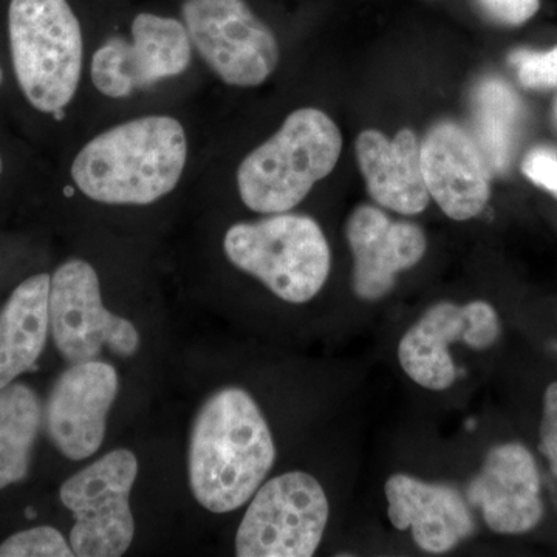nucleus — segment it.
Here are the masks:
<instances>
[{
	"label": "nucleus",
	"instance_id": "1",
	"mask_svg": "<svg viewBox=\"0 0 557 557\" xmlns=\"http://www.w3.org/2000/svg\"><path fill=\"white\" fill-rule=\"evenodd\" d=\"M189 141L171 115L138 116L100 132L70 164V180L87 199L110 207H146L177 188Z\"/></svg>",
	"mask_w": 557,
	"mask_h": 557
},
{
	"label": "nucleus",
	"instance_id": "2",
	"mask_svg": "<svg viewBox=\"0 0 557 557\" xmlns=\"http://www.w3.org/2000/svg\"><path fill=\"white\" fill-rule=\"evenodd\" d=\"M276 460L273 435L248 392L225 387L201 406L190 432V491L208 511H236L251 500Z\"/></svg>",
	"mask_w": 557,
	"mask_h": 557
},
{
	"label": "nucleus",
	"instance_id": "3",
	"mask_svg": "<svg viewBox=\"0 0 557 557\" xmlns=\"http://www.w3.org/2000/svg\"><path fill=\"white\" fill-rule=\"evenodd\" d=\"M11 69L24 100L61 116L78 94L84 70L81 22L69 0H10Z\"/></svg>",
	"mask_w": 557,
	"mask_h": 557
},
{
	"label": "nucleus",
	"instance_id": "4",
	"mask_svg": "<svg viewBox=\"0 0 557 557\" xmlns=\"http://www.w3.org/2000/svg\"><path fill=\"white\" fill-rule=\"evenodd\" d=\"M343 135L327 113L304 108L242 160L237 189L245 207L281 214L298 207L338 163Z\"/></svg>",
	"mask_w": 557,
	"mask_h": 557
},
{
	"label": "nucleus",
	"instance_id": "5",
	"mask_svg": "<svg viewBox=\"0 0 557 557\" xmlns=\"http://www.w3.org/2000/svg\"><path fill=\"white\" fill-rule=\"evenodd\" d=\"M223 249L234 267L289 304L313 299L332 267L329 242L309 215L281 212L236 223L226 231Z\"/></svg>",
	"mask_w": 557,
	"mask_h": 557
},
{
	"label": "nucleus",
	"instance_id": "6",
	"mask_svg": "<svg viewBox=\"0 0 557 557\" xmlns=\"http://www.w3.org/2000/svg\"><path fill=\"white\" fill-rule=\"evenodd\" d=\"M329 515V498L313 475L300 471L277 475L251 497L237 530L236 556H313Z\"/></svg>",
	"mask_w": 557,
	"mask_h": 557
},
{
	"label": "nucleus",
	"instance_id": "7",
	"mask_svg": "<svg viewBox=\"0 0 557 557\" xmlns=\"http://www.w3.org/2000/svg\"><path fill=\"white\" fill-rule=\"evenodd\" d=\"M182 21L194 51L228 86L258 87L277 69L276 36L245 0H185Z\"/></svg>",
	"mask_w": 557,
	"mask_h": 557
},
{
	"label": "nucleus",
	"instance_id": "8",
	"mask_svg": "<svg viewBox=\"0 0 557 557\" xmlns=\"http://www.w3.org/2000/svg\"><path fill=\"white\" fill-rule=\"evenodd\" d=\"M138 460L129 449H115L65 480L62 505L75 516L70 547L79 557H119L134 541L131 491Z\"/></svg>",
	"mask_w": 557,
	"mask_h": 557
},
{
	"label": "nucleus",
	"instance_id": "9",
	"mask_svg": "<svg viewBox=\"0 0 557 557\" xmlns=\"http://www.w3.org/2000/svg\"><path fill=\"white\" fill-rule=\"evenodd\" d=\"M49 317L54 344L70 364L97 359L104 346L120 357L137 354V329L106 309L100 277L86 260H65L54 271Z\"/></svg>",
	"mask_w": 557,
	"mask_h": 557
},
{
	"label": "nucleus",
	"instance_id": "10",
	"mask_svg": "<svg viewBox=\"0 0 557 557\" xmlns=\"http://www.w3.org/2000/svg\"><path fill=\"white\" fill-rule=\"evenodd\" d=\"M193 44L183 21L139 13L131 25V39L110 38L95 50L90 79L110 100L177 78L193 62Z\"/></svg>",
	"mask_w": 557,
	"mask_h": 557
},
{
	"label": "nucleus",
	"instance_id": "11",
	"mask_svg": "<svg viewBox=\"0 0 557 557\" xmlns=\"http://www.w3.org/2000/svg\"><path fill=\"white\" fill-rule=\"evenodd\" d=\"M498 335L497 311L485 300L461 307L440 302L418 319L399 341V364L418 386L446 391L457 380L450 344L465 343L474 350H486L496 344Z\"/></svg>",
	"mask_w": 557,
	"mask_h": 557
},
{
	"label": "nucleus",
	"instance_id": "12",
	"mask_svg": "<svg viewBox=\"0 0 557 557\" xmlns=\"http://www.w3.org/2000/svg\"><path fill=\"white\" fill-rule=\"evenodd\" d=\"M119 386L116 370L97 359L70 366L54 383L47 401V428L54 446L70 460H84L101 448Z\"/></svg>",
	"mask_w": 557,
	"mask_h": 557
},
{
	"label": "nucleus",
	"instance_id": "13",
	"mask_svg": "<svg viewBox=\"0 0 557 557\" xmlns=\"http://www.w3.org/2000/svg\"><path fill=\"white\" fill-rule=\"evenodd\" d=\"M420 157L429 196L448 218L463 222L485 209L490 166L468 131L453 121L435 124L421 141Z\"/></svg>",
	"mask_w": 557,
	"mask_h": 557
},
{
	"label": "nucleus",
	"instance_id": "14",
	"mask_svg": "<svg viewBox=\"0 0 557 557\" xmlns=\"http://www.w3.org/2000/svg\"><path fill=\"white\" fill-rule=\"evenodd\" d=\"M468 498L494 533L516 536L536 528L544 518V502L533 454L520 443L491 449L469 483Z\"/></svg>",
	"mask_w": 557,
	"mask_h": 557
},
{
	"label": "nucleus",
	"instance_id": "15",
	"mask_svg": "<svg viewBox=\"0 0 557 557\" xmlns=\"http://www.w3.org/2000/svg\"><path fill=\"white\" fill-rule=\"evenodd\" d=\"M346 236L355 259L354 289L364 300L387 296L399 271L416 267L428 247L420 226L394 222L381 209L369 205L351 212Z\"/></svg>",
	"mask_w": 557,
	"mask_h": 557
},
{
	"label": "nucleus",
	"instance_id": "16",
	"mask_svg": "<svg viewBox=\"0 0 557 557\" xmlns=\"http://www.w3.org/2000/svg\"><path fill=\"white\" fill-rule=\"evenodd\" d=\"M384 493L392 525L412 531L423 552L448 553L474 531L467 498L456 487L395 474L387 480Z\"/></svg>",
	"mask_w": 557,
	"mask_h": 557
},
{
	"label": "nucleus",
	"instance_id": "17",
	"mask_svg": "<svg viewBox=\"0 0 557 557\" xmlns=\"http://www.w3.org/2000/svg\"><path fill=\"white\" fill-rule=\"evenodd\" d=\"M357 159L370 197L381 207L405 215L428 208L431 196L421 170L420 143L412 131H399L392 139L380 131L362 132Z\"/></svg>",
	"mask_w": 557,
	"mask_h": 557
},
{
	"label": "nucleus",
	"instance_id": "18",
	"mask_svg": "<svg viewBox=\"0 0 557 557\" xmlns=\"http://www.w3.org/2000/svg\"><path fill=\"white\" fill-rule=\"evenodd\" d=\"M51 276L25 278L0 311V388L35 368L49 335Z\"/></svg>",
	"mask_w": 557,
	"mask_h": 557
},
{
	"label": "nucleus",
	"instance_id": "19",
	"mask_svg": "<svg viewBox=\"0 0 557 557\" xmlns=\"http://www.w3.org/2000/svg\"><path fill=\"white\" fill-rule=\"evenodd\" d=\"M40 420L42 408L30 387L11 383L0 388V490L27 475Z\"/></svg>",
	"mask_w": 557,
	"mask_h": 557
},
{
	"label": "nucleus",
	"instance_id": "20",
	"mask_svg": "<svg viewBox=\"0 0 557 557\" xmlns=\"http://www.w3.org/2000/svg\"><path fill=\"white\" fill-rule=\"evenodd\" d=\"M475 141L487 166L507 170L512 141L520 116V102L515 90L502 79H486L474 91Z\"/></svg>",
	"mask_w": 557,
	"mask_h": 557
},
{
	"label": "nucleus",
	"instance_id": "21",
	"mask_svg": "<svg viewBox=\"0 0 557 557\" xmlns=\"http://www.w3.org/2000/svg\"><path fill=\"white\" fill-rule=\"evenodd\" d=\"M64 536L53 527L21 531L0 544V557H72Z\"/></svg>",
	"mask_w": 557,
	"mask_h": 557
},
{
	"label": "nucleus",
	"instance_id": "22",
	"mask_svg": "<svg viewBox=\"0 0 557 557\" xmlns=\"http://www.w3.org/2000/svg\"><path fill=\"white\" fill-rule=\"evenodd\" d=\"M518 69L520 84L528 89H545L557 86V46L555 49L537 51L518 50L509 57Z\"/></svg>",
	"mask_w": 557,
	"mask_h": 557
},
{
	"label": "nucleus",
	"instance_id": "23",
	"mask_svg": "<svg viewBox=\"0 0 557 557\" xmlns=\"http://www.w3.org/2000/svg\"><path fill=\"white\" fill-rule=\"evenodd\" d=\"M541 449L557 478V381L545 391L541 421Z\"/></svg>",
	"mask_w": 557,
	"mask_h": 557
},
{
	"label": "nucleus",
	"instance_id": "24",
	"mask_svg": "<svg viewBox=\"0 0 557 557\" xmlns=\"http://www.w3.org/2000/svg\"><path fill=\"white\" fill-rule=\"evenodd\" d=\"M487 16L505 25L525 24L539 10V0H479Z\"/></svg>",
	"mask_w": 557,
	"mask_h": 557
},
{
	"label": "nucleus",
	"instance_id": "25",
	"mask_svg": "<svg viewBox=\"0 0 557 557\" xmlns=\"http://www.w3.org/2000/svg\"><path fill=\"white\" fill-rule=\"evenodd\" d=\"M531 182L555 194L557 197V157L545 149L528 153L522 166Z\"/></svg>",
	"mask_w": 557,
	"mask_h": 557
},
{
	"label": "nucleus",
	"instance_id": "26",
	"mask_svg": "<svg viewBox=\"0 0 557 557\" xmlns=\"http://www.w3.org/2000/svg\"><path fill=\"white\" fill-rule=\"evenodd\" d=\"M3 172H5V160H3L2 152H0V178H2Z\"/></svg>",
	"mask_w": 557,
	"mask_h": 557
},
{
	"label": "nucleus",
	"instance_id": "27",
	"mask_svg": "<svg viewBox=\"0 0 557 557\" xmlns=\"http://www.w3.org/2000/svg\"><path fill=\"white\" fill-rule=\"evenodd\" d=\"M3 81H5V72H3L2 65H0V89H2Z\"/></svg>",
	"mask_w": 557,
	"mask_h": 557
}]
</instances>
